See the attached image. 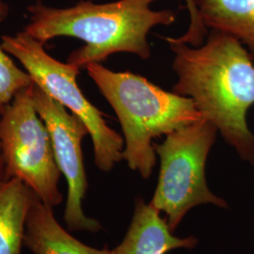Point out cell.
Wrapping results in <instances>:
<instances>
[{"label": "cell", "instance_id": "1", "mask_svg": "<svg viewBox=\"0 0 254 254\" xmlns=\"http://www.w3.org/2000/svg\"><path fill=\"white\" fill-rule=\"evenodd\" d=\"M167 43L178 78L173 92L192 99L241 159L254 165V134L247 123L254 105V64L247 48L217 30L197 47Z\"/></svg>", "mask_w": 254, "mask_h": 254}, {"label": "cell", "instance_id": "2", "mask_svg": "<svg viewBox=\"0 0 254 254\" xmlns=\"http://www.w3.org/2000/svg\"><path fill=\"white\" fill-rule=\"evenodd\" d=\"M156 0H118L96 4L80 1L66 9L30 5L29 23L24 31L46 44L56 37H73L85 45L69 55L67 63L85 68L101 64L115 53H131L147 60L151 47L147 36L156 26H170L176 20L172 9L154 10Z\"/></svg>", "mask_w": 254, "mask_h": 254}, {"label": "cell", "instance_id": "3", "mask_svg": "<svg viewBox=\"0 0 254 254\" xmlns=\"http://www.w3.org/2000/svg\"><path fill=\"white\" fill-rule=\"evenodd\" d=\"M85 68L117 115L125 139L124 160L143 179L156 164L154 138L202 119L192 99L165 91L139 74L114 72L100 64Z\"/></svg>", "mask_w": 254, "mask_h": 254}, {"label": "cell", "instance_id": "4", "mask_svg": "<svg viewBox=\"0 0 254 254\" xmlns=\"http://www.w3.org/2000/svg\"><path fill=\"white\" fill-rule=\"evenodd\" d=\"M218 132L213 123L202 118L167 135L162 143H154L160 170L150 203L163 214L173 233L196 206L228 207L226 200L209 190L205 176L206 161Z\"/></svg>", "mask_w": 254, "mask_h": 254}, {"label": "cell", "instance_id": "5", "mask_svg": "<svg viewBox=\"0 0 254 254\" xmlns=\"http://www.w3.org/2000/svg\"><path fill=\"white\" fill-rule=\"evenodd\" d=\"M44 45L25 31L4 35L1 44L8 54L18 60L35 84L81 119L92 140L94 163L102 172L109 173L124 160V136L108 126L103 113L82 92L76 80L80 69L59 62L46 52Z\"/></svg>", "mask_w": 254, "mask_h": 254}, {"label": "cell", "instance_id": "6", "mask_svg": "<svg viewBox=\"0 0 254 254\" xmlns=\"http://www.w3.org/2000/svg\"><path fill=\"white\" fill-rule=\"evenodd\" d=\"M33 83L0 114L5 177L24 182L40 200L54 208L64 201L59 189L62 173L47 128L33 106Z\"/></svg>", "mask_w": 254, "mask_h": 254}, {"label": "cell", "instance_id": "7", "mask_svg": "<svg viewBox=\"0 0 254 254\" xmlns=\"http://www.w3.org/2000/svg\"><path fill=\"white\" fill-rule=\"evenodd\" d=\"M32 102L49 133L58 167L67 182L64 209L65 224L73 232L99 233L100 221L88 217L83 201L89 188L82 152V141L89 130L81 119L55 100L37 84L32 85Z\"/></svg>", "mask_w": 254, "mask_h": 254}, {"label": "cell", "instance_id": "8", "mask_svg": "<svg viewBox=\"0 0 254 254\" xmlns=\"http://www.w3.org/2000/svg\"><path fill=\"white\" fill-rule=\"evenodd\" d=\"M197 244L195 236H174L161 213L138 197L127 234L111 254H167L173 250L193 249Z\"/></svg>", "mask_w": 254, "mask_h": 254}, {"label": "cell", "instance_id": "9", "mask_svg": "<svg viewBox=\"0 0 254 254\" xmlns=\"http://www.w3.org/2000/svg\"><path fill=\"white\" fill-rule=\"evenodd\" d=\"M24 246L32 254H111L103 249L86 245L65 230L48 206L33 193L27 214Z\"/></svg>", "mask_w": 254, "mask_h": 254}, {"label": "cell", "instance_id": "10", "mask_svg": "<svg viewBox=\"0 0 254 254\" xmlns=\"http://www.w3.org/2000/svg\"><path fill=\"white\" fill-rule=\"evenodd\" d=\"M203 25L236 38L254 60V0H194Z\"/></svg>", "mask_w": 254, "mask_h": 254}, {"label": "cell", "instance_id": "11", "mask_svg": "<svg viewBox=\"0 0 254 254\" xmlns=\"http://www.w3.org/2000/svg\"><path fill=\"white\" fill-rule=\"evenodd\" d=\"M33 193L17 178L0 186V254H22Z\"/></svg>", "mask_w": 254, "mask_h": 254}, {"label": "cell", "instance_id": "12", "mask_svg": "<svg viewBox=\"0 0 254 254\" xmlns=\"http://www.w3.org/2000/svg\"><path fill=\"white\" fill-rule=\"evenodd\" d=\"M9 56L0 46V114L20 91L34 82L30 74L20 69Z\"/></svg>", "mask_w": 254, "mask_h": 254}, {"label": "cell", "instance_id": "13", "mask_svg": "<svg viewBox=\"0 0 254 254\" xmlns=\"http://www.w3.org/2000/svg\"><path fill=\"white\" fill-rule=\"evenodd\" d=\"M187 7L190 15V23L188 30L184 35L178 38H173V42L187 44L189 46H200L204 43V39L207 35V28L203 25L200 17L199 11L196 8L194 0H186Z\"/></svg>", "mask_w": 254, "mask_h": 254}, {"label": "cell", "instance_id": "14", "mask_svg": "<svg viewBox=\"0 0 254 254\" xmlns=\"http://www.w3.org/2000/svg\"><path fill=\"white\" fill-rule=\"evenodd\" d=\"M8 5L3 0H0V24L8 16Z\"/></svg>", "mask_w": 254, "mask_h": 254}, {"label": "cell", "instance_id": "15", "mask_svg": "<svg viewBox=\"0 0 254 254\" xmlns=\"http://www.w3.org/2000/svg\"><path fill=\"white\" fill-rule=\"evenodd\" d=\"M5 181H6V177H5V166H4L3 156H2V151H1V143H0V186Z\"/></svg>", "mask_w": 254, "mask_h": 254}]
</instances>
